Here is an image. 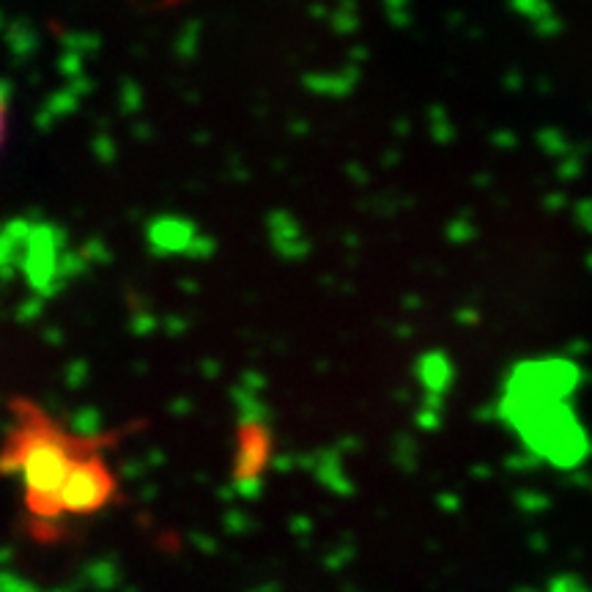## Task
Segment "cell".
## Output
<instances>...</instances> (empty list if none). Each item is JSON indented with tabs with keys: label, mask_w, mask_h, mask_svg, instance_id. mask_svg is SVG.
Here are the masks:
<instances>
[{
	"label": "cell",
	"mask_w": 592,
	"mask_h": 592,
	"mask_svg": "<svg viewBox=\"0 0 592 592\" xmlns=\"http://www.w3.org/2000/svg\"><path fill=\"white\" fill-rule=\"evenodd\" d=\"M6 119H9V110H6L4 94H0V146H4V138H6Z\"/></svg>",
	"instance_id": "obj_2"
},
{
	"label": "cell",
	"mask_w": 592,
	"mask_h": 592,
	"mask_svg": "<svg viewBox=\"0 0 592 592\" xmlns=\"http://www.w3.org/2000/svg\"><path fill=\"white\" fill-rule=\"evenodd\" d=\"M0 477L20 483L28 518L45 529L102 513L119 491L102 441L72 431L28 398L12 403Z\"/></svg>",
	"instance_id": "obj_1"
}]
</instances>
